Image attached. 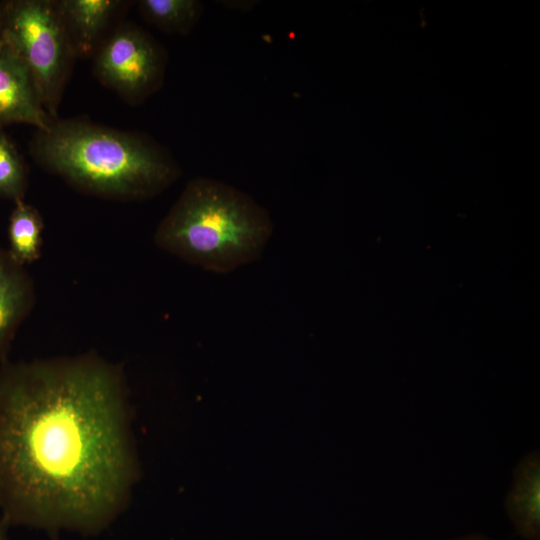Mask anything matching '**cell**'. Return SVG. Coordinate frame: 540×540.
Instances as JSON below:
<instances>
[{
    "mask_svg": "<svg viewBox=\"0 0 540 540\" xmlns=\"http://www.w3.org/2000/svg\"><path fill=\"white\" fill-rule=\"evenodd\" d=\"M43 229V219L35 207L24 200L14 202L8 225V252L15 261L25 266L39 259Z\"/></svg>",
    "mask_w": 540,
    "mask_h": 540,
    "instance_id": "10",
    "label": "cell"
},
{
    "mask_svg": "<svg viewBox=\"0 0 540 540\" xmlns=\"http://www.w3.org/2000/svg\"><path fill=\"white\" fill-rule=\"evenodd\" d=\"M127 391L94 352L3 362L2 524L90 534L124 511L138 478Z\"/></svg>",
    "mask_w": 540,
    "mask_h": 540,
    "instance_id": "1",
    "label": "cell"
},
{
    "mask_svg": "<svg viewBox=\"0 0 540 540\" xmlns=\"http://www.w3.org/2000/svg\"><path fill=\"white\" fill-rule=\"evenodd\" d=\"M30 151L75 189L107 199H149L181 175L170 152L148 135L80 119H53L37 130Z\"/></svg>",
    "mask_w": 540,
    "mask_h": 540,
    "instance_id": "2",
    "label": "cell"
},
{
    "mask_svg": "<svg viewBox=\"0 0 540 540\" xmlns=\"http://www.w3.org/2000/svg\"><path fill=\"white\" fill-rule=\"evenodd\" d=\"M1 28H2V10H1V2H0V36H1Z\"/></svg>",
    "mask_w": 540,
    "mask_h": 540,
    "instance_id": "15",
    "label": "cell"
},
{
    "mask_svg": "<svg viewBox=\"0 0 540 540\" xmlns=\"http://www.w3.org/2000/svg\"><path fill=\"white\" fill-rule=\"evenodd\" d=\"M76 58L93 57L120 24L130 2L123 0H54Z\"/></svg>",
    "mask_w": 540,
    "mask_h": 540,
    "instance_id": "7",
    "label": "cell"
},
{
    "mask_svg": "<svg viewBox=\"0 0 540 540\" xmlns=\"http://www.w3.org/2000/svg\"><path fill=\"white\" fill-rule=\"evenodd\" d=\"M269 212L245 192L216 179L190 180L159 223L160 249L214 273L258 260L272 235Z\"/></svg>",
    "mask_w": 540,
    "mask_h": 540,
    "instance_id": "3",
    "label": "cell"
},
{
    "mask_svg": "<svg viewBox=\"0 0 540 540\" xmlns=\"http://www.w3.org/2000/svg\"><path fill=\"white\" fill-rule=\"evenodd\" d=\"M35 302V288L25 266L0 249V359Z\"/></svg>",
    "mask_w": 540,
    "mask_h": 540,
    "instance_id": "8",
    "label": "cell"
},
{
    "mask_svg": "<svg viewBox=\"0 0 540 540\" xmlns=\"http://www.w3.org/2000/svg\"><path fill=\"white\" fill-rule=\"evenodd\" d=\"M453 540H491V539L482 534H469V535L455 538Z\"/></svg>",
    "mask_w": 540,
    "mask_h": 540,
    "instance_id": "13",
    "label": "cell"
},
{
    "mask_svg": "<svg viewBox=\"0 0 540 540\" xmlns=\"http://www.w3.org/2000/svg\"><path fill=\"white\" fill-rule=\"evenodd\" d=\"M504 505L519 536L525 540H540L539 451L527 454L516 466Z\"/></svg>",
    "mask_w": 540,
    "mask_h": 540,
    "instance_id": "9",
    "label": "cell"
},
{
    "mask_svg": "<svg viewBox=\"0 0 540 540\" xmlns=\"http://www.w3.org/2000/svg\"><path fill=\"white\" fill-rule=\"evenodd\" d=\"M99 81L130 104H139L163 84L166 53L145 30L120 23L93 56Z\"/></svg>",
    "mask_w": 540,
    "mask_h": 540,
    "instance_id": "5",
    "label": "cell"
},
{
    "mask_svg": "<svg viewBox=\"0 0 540 540\" xmlns=\"http://www.w3.org/2000/svg\"><path fill=\"white\" fill-rule=\"evenodd\" d=\"M52 120L29 68L0 37V128L28 124L43 131Z\"/></svg>",
    "mask_w": 540,
    "mask_h": 540,
    "instance_id": "6",
    "label": "cell"
},
{
    "mask_svg": "<svg viewBox=\"0 0 540 540\" xmlns=\"http://www.w3.org/2000/svg\"><path fill=\"white\" fill-rule=\"evenodd\" d=\"M139 13L157 29L187 35L199 22L204 7L198 0H140Z\"/></svg>",
    "mask_w": 540,
    "mask_h": 540,
    "instance_id": "11",
    "label": "cell"
},
{
    "mask_svg": "<svg viewBox=\"0 0 540 540\" xmlns=\"http://www.w3.org/2000/svg\"><path fill=\"white\" fill-rule=\"evenodd\" d=\"M0 540H9L4 532L3 524L0 525Z\"/></svg>",
    "mask_w": 540,
    "mask_h": 540,
    "instance_id": "14",
    "label": "cell"
},
{
    "mask_svg": "<svg viewBox=\"0 0 540 540\" xmlns=\"http://www.w3.org/2000/svg\"><path fill=\"white\" fill-rule=\"evenodd\" d=\"M1 38L29 68L53 119L76 59L54 0L1 1Z\"/></svg>",
    "mask_w": 540,
    "mask_h": 540,
    "instance_id": "4",
    "label": "cell"
},
{
    "mask_svg": "<svg viewBox=\"0 0 540 540\" xmlns=\"http://www.w3.org/2000/svg\"><path fill=\"white\" fill-rule=\"evenodd\" d=\"M28 186L23 158L0 128V196L13 202L24 200Z\"/></svg>",
    "mask_w": 540,
    "mask_h": 540,
    "instance_id": "12",
    "label": "cell"
}]
</instances>
